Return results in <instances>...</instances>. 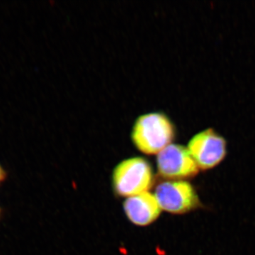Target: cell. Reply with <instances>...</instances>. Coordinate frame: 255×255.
<instances>
[{"instance_id": "277c9868", "label": "cell", "mask_w": 255, "mask_h": 255, "mask_svg": "<svg viewBox=\"0 0 255 255\" xmlns=\"http://www.w3.org/2000/svg\"><path fill=\"white\" fill-rule=\"evenodd\" d=\"M155 196L160 209L172 214H185L197 209L201 204L194 188L184 181L159 184L156 188Z\"/></svg>"}, {"instance_id": "6da1fadb", "label": "cell", "mask_w": 255, "mask_h": 255, "mask_svg": "<svg viewBox=\"0 0 255 255\" xmlns=\"http://www.w3.org/2000/svg\"><path fill=\"white\" fill-rule=\"evenodd\" d=\"M174 137L173 123L161 112H149L139 116L132 127V142L137 149L147 155H157L172 143Z\"/></svg>"}, {"instance_id": "8992f818", "label": "cell", "mask_w": 255, "mask_h": 255, "mask_svg": "<svg viewBox=\"0 0 255 255\" xmlns=\"http://www.w3.org/2000/svg\"><path fill=\"white\" fill-rule=\"evenodd\" d=\"M124 210L129 220L140 226L153 222L161 211L155 195L147 191L128 198L124 202Z\"/></svg>"}, {"instance_id": "52a82bcc", "label": "cell", "mask_w": 255, "mask_h": 255, "mask_svg": "<svg viewBox=\"0 0 255 255\" xmlns=\"http://www.w3.org/2000/svg\"><path fill=\"white\" fill-rule=\"evenodd\" d=\"M5 177V173L4 170H3L2 168L0 167V182L2 181L3 179H4Z\"/></svg>"}, {"instance_id": "5b68a950", "label": "cell", "mask_w": 255, "mask_h": 255, "mask_svg": "<svg viewBox=\"0 0 255 255\" xmlns=\"http://www.w3.org/2000/svg\"><path fill=\"white\" fill-rule=\"evenodd\" d=\"M157 166L160 175L170 179L194 177L199 170L187 147L174 143L157 154Z\"/></svg>"}, {"instance_id": "3957f363", "label": "cell", "mask_w": 255, "mask_h": 255, "mask_svg": "<svg viewBox=\"0 0 255 255\" xmlns=\"http://www.w3.org/2000/svg\"><path fill=\"white\" fill-rule=\"evenodd\" d=\"M187 149L198 167L203 170L219 165L227 153L224 137L211 128L198 132L191 137Z\"/></svg>"}, {"instance_id": "7a4b0ae2", "label": "cell", "mask_w": 255, "mask_h": 255, "mask_svg": "<svg viewBox=\"0 0 255 255\" xmlns=\"http://www.w3.org/2000/svg\"><path fill=\"white\" fill-rule=\"evenodd\" d=\"M152 176L150 164L145 159H125L114 169V189L119 195L128 197L146 192L152 185Z\"/></svg>"}]
</instances>
